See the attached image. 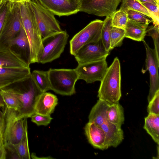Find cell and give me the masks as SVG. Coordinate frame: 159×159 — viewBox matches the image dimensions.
Masks as SVG:
<instances>
[{
    "label": "cell",
    "instance_id": "cell-1",
    "mask_svg": "<svg viewBox=\"0 0 159 159\" xmlns=\"http://www.w3.org/2000/svg\"><path fill=\"white\" fill-rule=\"evenodd\" d=\"M21 85L9 86L3 89L15 96L20 104V108L17 111L18 119L31 117L35 113L36 101L42 93L30 77L21 82Z\"/></svg>",
    "mask_w": 159,
    "mask_h": 159
},
{
    "label": "cell",
    "instance_id": "cell-2",
    "mask_svg": "<svg viewBox=\"0 0 159 159\" xmlns=\"http://www.w3.org/2000/svg\"><path fill=\"white\" fill-rule=\"evenodd\" d=\"M98 91V97L110 104L119 101L121 96L120 66L119 60L115 57L108 67Z\"/></svg>",
    "mask_w": 159,
    "mask_h": 159
},
{
    "label": "cell",
    "instance_id": "cell-3",
    "mask_svg": "<svg viewBox=\"0 0 159 159\" xmlns=\"http://www.w3.org/2000/svg\"><path fill=\"white\" fill-rule=\"evenodd\" d=\"M23 27L30 46L31 64L37 63L38 56L42 48V39L29 2L20 3Z\"/></svg>",
    "mask_w": 159,
    "mask_h": 159
},
{
    "label": "cell",
    "instance_id": "cell-4",
    "mask_svg": "<svg viewBox=\"0 0 159 159\" xmlns=\"http://www.w3.org/2000/svg\"><path fill=\"white\" fill-rule=\"evenodd\" d=\"M48 72L51 90L64 96L75 93V86L78 75L75 69L50 68Z\"/></svg>",
    "mask_w": 159,
    "mask_h": 159
},
{
    "label": "cell",
    "instance_id": "cell-5",
    "mask_svg": "<svg viewBox=\"0 0 159 159\" xmlns=\"http://www.w3.org/2000/svg\"><path fill=\"white\" fill-rule=\"evenodd\" d=\"M69 35L61 31L42 38V48L38 56L37 63L45 64L59 58L67 43Z\"/></svg>",
    "mask_w": 159,
    "mask_h": 159
},
{
    "label": "cell",
    "instance_id": "cell-6",
    "mask_svg": "<svg viewBox=\"0 0 159 159\" xmlns=\"http://www.w3.org/2000/svg\"><path fill=\"white\" fill-rule=\"evenodd\" d=\"M5 116L4 143L5 147L16 145L22 140L27 131V118L18 119L16 110L5 106L3 109Z\"/></svg>",
    "mask_w": 159,
    "mask_h": 159
},
{
    "label": "cell",
    "instance_id": "cell-7",
    "mask_svg": "<svg viewBox=\"0 0 159 159\" xmlns=\"http://www.w3.org/2000/svg\"><path fill=\"white\" fill-rule=\"evenodd\" d=\"M22 27L20 3L9 1L6 20L0 34V49L11 48V41L18 35Z\"/></svg>",
    "mask_w": 159,
    "mask_h": 159
},
{
    "label": "cell",
    "instance_id": "cell-8",
    "mask_svg": "<svg viewBox=\"0 0 159 159\" xmlns=\"http://www.w3.org/2000/svg\"><path fill=\"white\" fill-rule=\"evenodd\" d=\"M29 3L42 38L62 31L54 15L43 7L38 0H30Z\"/></svg>",
    "mask_w": 159,
    "mask_h": 159
},
{
    "label": "cell",
    "instance_id": "cell-9",
    "mask_svg": "<svg viewBox=\"0 0 159 159\" xmlns=\"http://www.w3.org/2000/svg\"><path fill=\"white\" fill-rule=\"evenodd\" d=\"M103 21L94 20L75 34L70 41V52L74 56L84 45L97 42L101 38Z\"/></svg>",
    "mask_w": 159,
    "mask_h": 159
},
{
    "label": "cell",
    "instance_id": "cell-10",
    "mask_svg": "<svg viewBox=\"0 0 159 159\" xmlns=\"http://www.w3.org/2000/svg\"><path fill=\"white\" fill-rule=\"evenodd\" d=\"M107 68L106 58H103L78 64L75 69L78 75V80H83L89 84L101 81Z\"/></svg>",
    "mask_w": 159,
    "mask_h": 159
},
{
    "label": "cell",
    "instance_id": "cell-11",
    "mask_svg": "<svg viewBox=\"0 0 159 159\" xmlns=\"http://www.w3.org/2000/svg\"><path fill=\"white\" fill-rule=\"evenodd\" d=\"M121 0H79V11L98 16H112Z\"/></svg>",
    "mask_w": 159,
    "mask_h": 159
},
{
    "label": "cell",
    "instance_id": "cell-12",
    "mask_svg": "<svg viewBox=\"0 0 159 159\" xmlns=\"http://www.w3.org/2000/svg\"><path fill=\"white\" fill-rule=\"evenodd\" d=\"M142 41L146 49V57L145 69L142 70V72L144 73L148 70L149 72L150 89L148 97L149 102L157 91L159 90V58L157 57L154 49L151 48L144 40Z\"/></svg>",
    "mask_w": 159,
    "mask_h": 159
},
{
    "label": "cell",
    "instance_id": "cell-13",
    "mask_svg": "<svg viewBox=\"0 0 159 159\" xmlns=\"http://www.w3.org/2000/svg\"><path fill=\"white\" fill-rule=\"evenodd\" d=\"M109 54L100 39L97 42L84 45L74 56L79 64L106 58Z\"/></svg>",
    "mask_w": 159,
    "mask_h": 159
},
{
    "label": "cell",
    "instance_id": "cell-14",
    "mask_svg": "<svg viewBox=\"0 0 159 159\" xmlns=\"http://www.w3.org/2000/svg\"><path fill=\"white\" fill-rule=\"evenodd\" d=\"M31 74L30 67L0 66V89L24 81L30 78Z\"/></svg>",
    "mask_w": 159,
    "mask_h": 159
},
{
    "label": "cell",
    "instance_id": "cell-15",
    "mask_svg": "<svg viewBox=\"0 0 159 159\" xmlns=\"http://www.w3.org/2000/svg\"><path fill=\"white\" fill-rule=\"evenodd\" d=\"M54 15L68 16L79 11V1L74 0H38Z\"/></svg>",
    "mask_w": 159,
    "mask_h": 159
},
{
    "label": "cell",
    "instance_id": "cell-16",
    "mask_svg": "<svg viewBox=\"0 0 159 159\" xmlns=\"http://www.w3.org/2000/svg\"><path fill=\"white\" fill-rule=\"evenodd\" d=\"M100 127L105 133V150L111 147H117L124 139V132L121 126L107 121Z\"/></svg>",
    "mask_w": 159,
    "mask_h": 159
},
{
    "label": "cell",
    "instance_id": "cell-17",
    "mask_svg": "<svg viewBox=\"0 0 159 159\" xmlns=\"http://www.w3.org/2000/svg\"><path fill=\"white\" fill-rule=\"evenodd\" d=\"M57 96L49 92L42 93L39 97L35 106V113L50 115L58 104Z\"/></svg>",
    "mask_w": 159,
    "mask_h": 159
},
{
    "label": "cell",
    "instance_id": "cell-18",
    "mask_svg": "<svg viewBox=\"0 0 159 159\" xmlns=\"http://www.w3.org/2000/svg\"><path fill=\"white\" fill-rule=\"evenodd\" d=\"M84 129L89 143L94 148L105 150V133L100 126L94 123L88 122Z\"/></svg>",
    "mask_w": 159,
    "mask_h": 159
},
{
    "label": "cell",
    "instance_id": "cell-19",
    "mask_svg": "<svg viewBox=\"0 0 159 159\" xmlns=\"http://www.w3.org/2000/svg\"><path fill=\"white\" fill-rule=\"evenodd\" d=\"M0 66L28 67L30 65L19 53L11 48L0 49Z\"/></svg>",
    "mask_w": 159,
    "mask_h": 159
},
{
    "label": "cell",
    "instance_id": "cell-20",
    "mask_svg": "<svg viewBox=\"0 0 159 159\" xmlns=\"http://www.w3.org/2000/svg\"><path fill=\"white\" fill-rule=\"evenodd\" d=\"M110 104L99 99L91 109L89 116V122L100 126L107 121V112Z\"/></svg>",
    "mask_w": 159,
    "mask_h": 159
},
{
    "label": "cell",
    "instance_id": "cell-21",
    "mask_svg": "<svg viewBox=\"0 0 159 159\" xmlns=\"http://www.w3.org/2000/svg\"><path fill=\"white\" fill-rule=\"evenodd\" d=\"M148 25L129 19L125 29V38L138 42L142 41L146 35Z\"/></svg>",
    "mask_w": 159,
    "mask_h": 159
},
{
    "label": "cell",
    "instance_id": "cell-22",
    "mask_svg": "<svg viewBox=\"0 0 159 159\" xmlns=\"http://www.w3.org/2000/svg\"><path fill=\"white\" fill-rule=\"evenodd\" d=\"M10 46L11 48L15 47L21 51L22 58L30 65L31 64L30 46L23 27L18 35L11 41Z\"/></svg>",
    "mask_w": 159,
    "mask_h": 159
},
{
    "label": "cell",
    "instance_id": "cell-23",
    "mask_svg": "<svg viewBox=\"0 0 159 159\" xmlns=\"http://www.w3.org/2000/svg\"><path fill=\"white\" fill-rule=\"evenodd\" d=\"M144 129L158 145L159 143V115L148 114L145 118Z\"/></svg>",
    "mask_w": 159,
    "mask_h": 159
},
{
    "label": "cell",
    "instance_id": "cell-24",
    "mask_svg": "<svg viewBox=\"0 0 159 159\" xmlns=\"http://www.w3.org/2000/svg\"><path fill=\"white\" fill-rule=\"evenodd\" d=\"M107 121L121 126L124 123V109L119 102L110 104L107 112Z\"/></svg>",
    "mask_w": 159,
    "mask_h": 159
},
{
    "label": "cell",
    "instance_id": "cell-25",
    "mask_svg": "<svg viewBox=\"0 0 159 159\" xmlns=\"http://www.w3.org/2000/svg\"><path fill=\"white\" fill-rule=\"evenodd\" d=\"M31 77L42 93L51 90L48 71L34 70Z\"/></svg>",
    "mask_w": 159,
    "mask_h": 159
},
{
    "label": "cell",
    "instance_id": "cell-26",
    "mask_svg": "<svg viewBox=\"0 0 159 159\" xmlns=\"http://www.w3.org/2000/svg\"><path fill=\"white\" fill-rule=\"evenodd\" d=\"M122 3L120 8L124 11L128 10H134L148 16L152 18L148 10L139 0H121Z\"/></svg>",
    "mask_w": 159,
    "mask_h": 159
},
{
    "label": "cell",
    "instance_id": "cell-27",
    "mask_svg": "<svg viewBox=\"0 0 159 159\" xmlns=\"http://www.w3.org/2000/svg\"><path fill=\"white\" fill-rule=\"evenodd\" d=\"M111 17L107 16L103 20V25L101 38L103 44L106 50L108 52L110 51V40L112 28L111 26Z\"/></svg>",
    "mask_w": 159,
    "mask_h": 159
},
{
    "label": "cell",
    "instance_id": "cell-28",
    "mask_svg": "<svg viewBox=\"0 0 159 159\" xmlns=\"http://www.w3.org/2000/svg\"><path fill=\"white\" fill-rule=\"evenodd\" d=\"M16 153L19 159H30V156L29 147L28 132L25 133L21 141L14 145Z\"/></svg>",
    "mask_w": 159,
    "mask_h": 159
},
{
    "label": "cell",
    "instance_id": "cell-29",
    "mask_svg": "<svg viewBox=\"0 0 159 159\" xmlns=\"http://www.w3.org/2000/svg\"><path fill=\"white\" fill-rule=\"evenodd\" d=\"M0 93L7 108L19 111L20 104L15 96L4 89H0Z\"/></svg>",
    "mask_w": 159,
    "mask_h": 159
},
{
    "label": "cell",
    "instance_id": "cell-30",
    "mask_svg": "<svg viewBox=\"0 0 159 159\" xmlns=\"http://www.w3.org/2000/svg\"><path fill=\"white\" fill-rule=\"evenodd\" d=\"M125 34V29L112 27L110 40V50L122 45Z\"/></svg>",
    "mask_w": 159,
    "mask_h": 159
},
{
    "label": "cell",
    "instance_id": "cell-31",
    "mask_svg": "<svg viewBox=\"0 0 159 159\" xmlns=\"http://www.w3.org/2000/svg\"><path fill=\"white\" fill-rule=\"evenodd\" d=\"M128 20L126 12L119 9L112 16L111 26L125 29Z\"/></svg>",
    "mask_w": 159,
    "mask_h": 159
},
{
    "label": "cell",
    "instance_id": "cell-32",
    "mask_svg": "<svg viewBox=\"0 0 159 159\" xmlns=\"http://www.w3.org/2000/svg\"><path fill=\"white\" fill-rule=\"evenodd\" d=\"M129 20L142 24L149 25L152 22L151 18L140 12L132 10H128L125 11Z\"/></svg>",
    "mask_w": 159,
    "mask_h": 159
},
{
    "label": "cell",
    "instance_id": "cell-33",
    "mask_svg": "<svg viewBox=\"0 0 159 159\" xmlns=\"http://www.w3.org/2000/svg\"><path fill=\"white\" fill-rule=\"evenodd\" d=\"M5 128V116L4 112L0 109V159L6 158L7 152L4 143Z\"/></svg>",
    "mask_w": 159,
    "mask_h": 159
},
{
    "label": "cell",
    "instance_id": "cell-34",
    "mask_svg": "<svg viewBox=\"0 0 159 159\" xmlns=\"http://www.w3.org/2000/svg\"><path fill=\"white\" fill-rule=\"evenodd\" d=\"M147 33L152 38L154 45V49L159 58V26L151 25L148 27Z\"/></svg>",
    "mask_w": 159,
    "mask_h": 159
},
{
    "label": "cell",
    "instance_id": "cell-35",
    "mask_svg": "<svg viewBox=\"0 0 159 159\" xmlns=\"http://www.w3.org/2000/svg\"><path fill=\"white\" fill-rule=\"evenodd\" d=\"M141 3L148 10L152 20L153 25L159 26V5H156L150 3L143 2Z\"/></svg>",
    "mask_w": 159,
    "mask_h": 159
},
{
    "label": "cell",
    "instance_id": "cell-36",
    "mask_svg": "<svg viewBox=\"0 0 159 159\" xmlns=\"http://www.w3.org/2000/svg\"><path fill=\"white\" fill-rule=\"evenodd\" d=\"M31 121L38 126L48 125L52 118L50 115H47L35 113L31 117Z\"/></svg>",
    "mask_w": 159,
    "mask_h": 159
},
{
    "label": "cell",
    "instance_id": "cell-37",
    "mask_svg": "<svg viewBox=\"0 0 159 159\" xmlns=\"http://www.w3.org/2000/svg\"><path fill=\"white\" fill-rule=\"evenodd\" d=\"M148 102L147 107L148 114L159 115V90L157 91L153 98Z\"/></svg>",
    "mask_w": 159,
    "mask_h": 159
},
{
    "label": "cell",
    "instance_id": "cell-38",
    "mask_svg": "<svg viewBox=\"0 0 159 159\" xmlns=\"http://www.w3.org/2000/svg\"><path fill=\"white\" fill-rule=\"evenodd\" d=\"M9 1L4 2L0 8V34L4 26L8 10Z\"/></svg>",
    "mask_w": 159,
    "mask_h": 159
},
{
    "label": "cell",
    "instance_id": "cell-39",
    "mask_svg": "<svg viewBox=\"0 0 159 159\" xmlns=\"http://www.w3.org/2000/svg\"><path fill=\"white\" fill-rule=\"evenodd\" d=\"M141 2H147L150 3L154 5H159V2H157L156 0H139Z\"/></svg>",
    "mask_w": 159,
    "mask_h": 159
},
{
    "label": "cell",
    "instance_id": "cell-40",
    "mask_svg": "<svg viewBox=\"0 0 159 159\" xmlns=\"http://www.w3.org/2000/svg\"><path fill=\"white\" fill-rule=\"evenodd\" d=\"M30 0H8V1L14 3H21L25 2H29Z\"/></svg>",
    "mask_w": 159,
    "mask_h": 159
},
{
    "label": "cell",
    "instance_id": "cell-41",
    "mask_svg": "<svg viewBox=\"0 0 159 159\" xmlns=\"http://www.w3.org/2000/svg\"><path fill=\"white\" fill-rule=\"evenodd\" d=\"M5 107V104L0 93V108H2L3 109Z\"/></svg>",
    "mask_w": 159,
    "mask_h": 159
},
{
    "label": "cell",
    "instance_id": "cell-42",
    "mask_svg": "<svg viewBox=\"0 0 159 159\" xmlns=\"http://www.w3.org/2000/svg\"><path fill=\"white\" fill-rule=\"evenodd\" d=\"M7 0H0V5L2 4Z\"/></svg>",
    "mask_w": 159,
    "mask_h": 159
},
{
    "label": "cell",
    "instance_id": "cell-43",
    "mask_svg": "<svg viewBox=\"0 0 159 159\" xmlns=\"http://www.w3.org/2000/svg\"><path fill=\"white\" fill-rule=\"evenodd\" d=\"M3 3H2V4H0V7H1L2 6V4H3Z\"/></svg>",
    "mask_w": 159,
    "mask_h": 159
},
{
    "label": "cell",
    "instance_id": "cell-44",
    "mask_svg": "<svg viewBox=\"0 0 159 159\" xmlns=\"http://www.w3.org/2000/svg\"><path fill=\"white\" fill-rule=\"evenodd\" d=\"M157 2H159V0H156Z\"/></svg>",
    "mask_w": 159,
    "mask_h": 159
},
{
    "label": "cell",
    "instance_id": "cell-45",
    "mask_svg": "<svg viewBox=\"0 0 159 159\" xmlns=\"http://www.w3.org/2000/svg\"><path fill=\"white\" fill-rule=\"evenodd\" d=\"M74 0L79 1V0Z\"/></svg>",
    "mask_w": 159,
    "mask_h": 159
}]
</instances>
